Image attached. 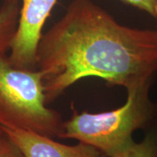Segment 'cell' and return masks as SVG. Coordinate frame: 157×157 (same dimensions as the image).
I'll list each match as a JSON object with an SVG mask.
<instances>
[{
  "label": "cell",
  "mask_w": 157,
  "mask_h": 157,
  "mask_svg": "<svg viewBox=\"0 0 157 157\" xmlns=\"http://www.w3.org/2000/svg\"><path fill=\"white\" fill-rule=\"evenodd\" d=\"M36 68L48 104L84 78L137 87L157 72V30L121 25L92 0H73L42 34Z\"/></svg>",
  "instance_id": "cell-1"
},
{
  "label": "cell",
  "mask_w": 157,
  "mask_h": 157,
  "mask_svg": "<svg viewBox=\"0 0 157 157\" xmlns=\"http://www.w3.org/2000/svg\"><path fill=\"white\" fill-rule=\"evenodd\" d=\"M47 104L42 72L15 67L0 52V126L59 137L61 117Z\"/></svg>",
  "instance_id": "cell-2"
},
{
  "label": "cell",
  "mask_w": 157,
  "mask_h": 157,
  "mask_svg": "<svg viewBox=\"0 0 157 157\" xmlns=\"http://www.w3.org/2000/svg\"><path fill=\"white\" fill-rule=\"evenodd\" d=\"M151 82L127 90L126 103L106 112L74 113L63 122L59 137L77 140L114 157L134 143L132 135L151 118L153 106L148 97Z\"/></svg>",
  "instance_id": "cell-3"
},
{
  "label": "cell",
  "mask_w": 157,
  "mask_h": 157,
  "mask_svg": "<svg viewBox=\"0 0 157 157\" xmlns=\"http://www.w3.org/2000/svg\"><path fill=\"white\" fill-rule=\"evenodd\" d=\"M22 1L9 58L17 68L37 69V50L42 36L43 26L58 0Z\"/></svg>",
  "instance_id": "cell-4"
},
{
  "label": "cell",
  "mask_w": 157,
  "mask_h": 157,
  "mask_svg": "<svg viewBox=\"0 0 157 157\" xmlns=\"http://www.w3.org/2000/svg\"><path fill=\"white\" fill-rule=\"evenodd\" d=\"M2 129L26 157H109L99 149L84 143L68 146L30 131Z\"/></svg>",
  "instance_id": "cell-5"
},
{
  "label": "cell",
  "mask_w": 157,
  "mask_h": 157,
  "mask_svg": "<svg viewBox=\"0 0 157 157\" xmlns=\"http://www.w3.org/2000/svg\"><path fill=\"white\" fill-rule=\"evenodd\" d=\"M19 0H4L0 8V52H7L16 32L20 15Z\"/></svg>",
  "instance_id": "cell-6"
},
{
  "label": "cell",
  "mask_w": 157,
  "mask_h": 157,
  "mask_svg": "<svg viewBox=\"0 0 157 157\" xmlns=\"http://www.w3.org/2000/svg\"><path fill=\"white\" fill-rule=\"evenodd\" d=\"M114 157H157V135H146L141 142H134L126 150Z\"/></svg>",
  "instance_id": "cell-7"
},
{
  "label": "cell",
  "mask_w": 157,
  "mask_h": 157,
  "mask_svg": "<svg viewBox=\"0 0 157 157\" xmlns=\"http://www.w3.org/2000/svg\"><path fill=\"white\" fill-rule=\"evenodd\" d=\"M0 157H26L15 143L4 132L0 136Z\"/></svg>",
  "instance_id": "cell-8"
},
{
  "label": "cell",
  "mask_w": 157,
  "mask_h": 157,
  "mask_svg": "<svg viewBox=\"0 0 157 157\" xmlns=\"http://www.w3.org/2000/svg\"><path fill=\"white\" fill-rule=\"evenodd\" d=\"M130 4L138 9L146 12L148 14L156 17V3L154 0H122Z\"/></svg>",
  "instance_id": "cell-9"
},
{
  "label": "cell",
  "mask_w": 157,
  "mask_h": 157,
  "mask_svg": "<svg viewBox=\"0 0 157 157\" xmlns=\"http://www.w3.org/2000/svg\"><path fill=\"white\" fill-rule=\"evenodd\" d=\"M4 134V131H3V129L2 127L1 126H0V136H1L2 135Z\"/></svg>",
  "instance_id": "cell-10"
},
{
  "label": "cell",
  "mask_w": 157,
  "mask_h": 157,
  "mask_svg": "<svg viewBox=\"0 0 157 157\" xmlns=\"http://www.w3.org/2000/svg\"><path fill=\"white\" fill-rule=\"evenodd\" d=\"M156 17H157V6H156Z\"/></svg>",
  "instance_id": "cell-11"
},
{
  "label": "cell",
  "mask_w": 157,
  "mask_h": 157,
  "mask_svg": "<svg viewBox=\"0 0 157 157\" xmlns=\"http://www.w3.org/2000/svg\"><path fill=\"white\" fill-rule=\"evenodd\" d=\"M154 2H155V3H156V5L157 6V0H154Z\"/></svg>",
  "instance_id": "cell-12"
}]
</instances>
